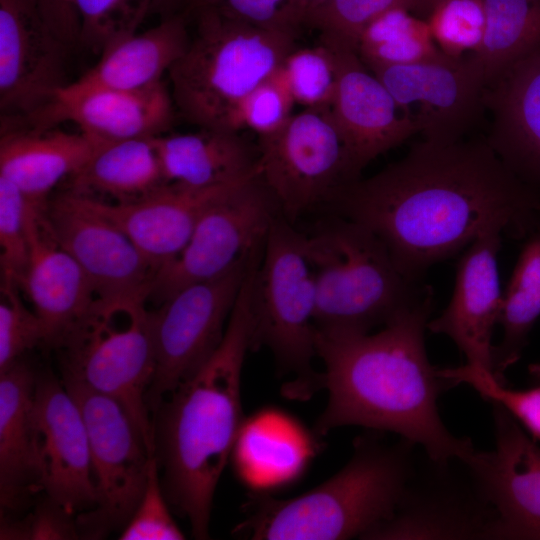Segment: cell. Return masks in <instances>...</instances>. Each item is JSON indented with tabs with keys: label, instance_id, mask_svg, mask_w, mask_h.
<instances>
[{
	"label": "cell",
	"instance_id": "1",
	"mask_svg": "<svg viewBox=\"0 0 540 540\" xmlns=\"http://www.w3.org/2000/svg\"><path fill=\"white\" fill-rule=\"evenodd\" d=\"M329 203L334 214L373 231L415 281L486 234L522 238L540 219V191L487 140L463 138L423 139L377 174L344 185Z\"/></svg>",
	"mask_w": 540,
	"mask_h": 540
},
{
	"label": "cell",
	"instance_id": "2",
	"mask_svg": "<svg viewBox=\"0 0 540 540\" xmlns=\"http://www.w3.org/2000/svg\"><path fill=\"white\" fill-rule=\"evenodd\" d=\"M433 304L431 291L376 333L316 332L321 389L328 393L314 425L320 437L343 426L393 432L437 462L463 461L474 450L468 438L446 428L438 412L439 395L453 385L426 353Z\"/></svg>",
	"mask_w": 540,
	"mask_h": 540
},
{
	"label": "cell",
	"instance_id": "3",
	"mask_svg": "<svg viewBox=\"0 0 540 540\" xmlns=\"http://www.w3.org/2000/svg\"><path fill=\"white\" fill-rule=\"evenodd\" d=\"M250 267L219 347L152 415L164 494L196 539L209 538L215 491L245 418L241 381L252 340Z\"/></svg>",
	"mask_w": 540,
	"mask_h": 540
},
{
	"label": "cell",
	"instance_id": "4",
	"mask_svg": "<svg viewBox=\"0 0 540 540\" xmlns=\"http://www.w3.org/2000/svg\"><path fill=\"white\" fill-rule=\"evenodd\" d=\"M375 432L357 437L349 461L299 496L251 493L233 534L257 540L366 539L392 517L415 466L414 443L401 438L390 444Z\"/></svg>",
	"mask_w": 540,
	"mask_h": 540
},
{
	"label": "cell",
	"instance_id": "5",
	"mask_svg": "<svg viewBox=\"0 0 540 540\" xmlns=\"http://www.w3.org/2000/svg\"><path fill=\"white\" fill-rule=\"evenodd\" d=\"M305 250L315 282L316 332L369 333L432 291L399 270L373 231L338 214L305 234Z\"/></svg>",
	"mask_w": 540,
	"mask_h": 540
},
{
	"label": "cell",
	"instance_id": "6",
	"mask_svg": "<svg viewBox=\"0 0 540 540\" xmlns=\"http://www.w3.org/2000/svg\"><path fill=\"white\" fill-rule=\"evenodd\" d=\"M294 36L241 22L214 6L206 9L168 73L175 108L199 128L226 129L240 101L294 49Z\"/></svg>",
	"mask_w": 540,
	"mask_h": 540
},
{
	"label": "cell",
	"instance_id": "7",
	"mask_svg": "<svg viewBox=\"0 0 540 540\" xmlns=\"http://www.w3.org/2000/svg\"><path fill=\"white\" fill-rule=\"evenodd\" d=\"M147 301L146 295L95 297L52 348L58 351L61 375L117 400L155 454L146 402L155 367Z\"/></svg>",
	"mask_w": 540,
	"mask_h": 540
},
{
	"label": "cell",
	"instance_id": "8",
	"mask_svg": "<svg viewBox=\"0 0 540 540\" xmlns=\"http://www.w3.org/2000/svg\"><path fill=\"white\" fill-rule=\"evenodd\" d=\"M251 350L266 347L292 378L285 396L306 400L321 389L316 354L315 282L305 234L283 216L272 224L253 276Z\"/></svg>",
	"mask_w": 540,
	"mask_h": 540
},
{
	"label": "cell",
	"instance_id": "9",
	"mask_svg": "<svg viewBox=\"0 0 540 540\" xmlns=\"http://www.w3.org/2000/svg\"><path fill=\"white\" fill-rule=\"evenodd\" d=\"M82 414L90 447L97 503L79 513L81 538L99 539L123 529L145 491L154 454L126 409L83 382L61 375Z\"/></svg>",
	"mask_w": 540,
	"mask_h": 540
},
{
	"label": "cell",
	"instance_id": "10",
	"mask_svg": "<svg viewBox=\"0 0 540 540\" xmlns=\"http://www.w3.org/2000/svg\"><path fill=\"white\" fill-rule=\"evenodd\" d=\"M262 248L223 275L180 289L151 311L155 367L146 402L152 415L219 347L251 262Z\"/></svg>",
	"mask_w": 540,
	"mask_h": 540
},
{
	"label": "cell",
	"instance_id": "11",
	"mask_svg": "<svg viewBox=\"0 0 540 540\" xmlns=\"http://www.w3.org/2000/svg\"><path fill=\"white\" fill-rule=\"evenodd\" d=\"M258 149L259 176L292 224L358 179L329 107L292 114L279 130L259 137Z\"/></svg>",
	"mask_w": 540,
	"mask_h": 540
},
{
	"label": "cell",
	"instance_id": "12",
	"mask_svg": "<svg viewBox=\"0 0 540 540\" xmlns=\"http://www.w3.org/2000/svg\"><path fill=\"white\" fill-rule=\"evenodd\" d=\"M279 216L259 174L235 187L204 212L181 252L157 271L149 299L161 304L186 286L228 272L264 244Z\"/></svg>",
	"mask_w": 540,
	"mask_h": 540
},
{
	"label": "cell",
	"instance_id": "13",
	"mask_svg": "<svg viewBox=\"0 0 540 540\" xmlns=\"http://www.w3.org/2000/svg\"><path fill=\"white\" fill-rule=\"evenodd\" d=\"M370 70L426 140L463 138L484 107L487 84L474 54Z\"/></svg>",
	"mask_w": 540,
	"mask_h": 540
},
{
	"label": "cell",
	"instance_id": "14",
	"mask_svg": "<svg viewBox=\"0 0 540 540\" xmlns=\"http://www.w3.org/2000/svg\"><path fill=\"white\" fill-rule=\"evenodd\" d=\"M30 420L39 491L75 515L93 509L97 494L88 434L61 378L37 373Z\"/></svg>",
	"mask_w": 540,
	"mask_h": 540
},
{
	"label": "cell",
	"instance_id": "15",
	"mask_svg": "<svg viewBox=\"0 0 540 540\" xmlns=\"http://www.w3.org/2000/svg\"><path fill=\"white\" fill-rule=\"evenodd\" d=\"M427 458L426 465L414 466L392 517L366 540L490 539L495 512L466 467L460 475L452 468L455 460Z\"/></svg>",
	"mask_w": 540,
	"mask_h": 540
},
{
	"label": "cell",
	"instance_id": "16",
	"mask_svg": "<svg viewBox=\"0 0 540 540\" xmlns=\"http://www.w3.org/2000/svg\"><path fill=\"white\" fill-rule=\"evenodd\" d=\"M495 447L462 461L495 512L490 539L540 540V446L493 404Z\"/></svg>",
	"mask_w": 540,
	"mask_h": 540
},
{
	"label": "cell",
	"instance_id": "17",
	"mask_svg": "<svg viewBox=\"0 0 540 540\" xmlns=\"http://www.w3.org/2000/svg\"><path fill=\"white\" fill-rule=\"evenodd\" d=\"M44 215L58 243L86 274L95 297L146 295L157 267L128 235L69 191L51 196Z\"/></svg>",
	"mask_w": 540,
	"mask_h": 540
},
{
	"label": "cell",
	"instance_id": "18",
	"mask_svg": "<svg viewBox=\"0 0 540 540\" xmlns=\"http://www.w3.org/2000/svg\"><path fill=\"white\" fill-rule=\"evenodd\" d=\"M67 49L48 24L39 0H0L2 122L29 118L67 84Z\"/></svg>",
	"mask_w": 540,
	"mask_h": 540
},
{
	"label": "cell",
	"instance_id": "19",
	"mask_svg": "<svg viewBox=\"0 0 540 540\" xmlns=\"http://www.w3.org/2000/svg\"><path fill=\"white\" fill-rule=\"evenodd\" d=\"M168 86L159 82L140 89L61 87L50 102L26 119L29 128L46 129L70 121L101 143L163 135L174 118Z\"/></svg>",
	"mask_w": 540,
	"mask_h": 540
},
{
	"label": "cell",
	"instance_id": "20",
	"mask_svg": "<svg viewBox=\"0 0 540 540\" xmlns=\"http://www.w3.org/2000/svg\"><path fill=\"white\" fill-rule=\"evenodd\" d=\"M335 52L338 79L329 109L358 178L372 160L403 143L417 129L357 53Z\"/></svg>",
	"mask_w": 540,
	"mask_h": 540
},
{
	"label": "cell",
	"instance_id": "21",
	"mask_svg": "<svg viewBox=\"0 0 540 540\" xmlns=\"http://www.w3.org/2000/svg\"><path fill=\"white\" fill-rule=\"evenodd\" d=\"M502 236L486 234L465 249L448 306L427 323L431 332L446 335L457 345L467 364L492 373V334L503 297L497 266Z\"/></svg>",
	"mask_w": 540,
	"mask_h": 540
},
{
	"label": "cell",
	"instance_id": "22",
	"mask_svg": "<svg viewBox=\"0 0 540 540\" xmlns=\"http://www.w3.org/2000/svg\"><path fill=\"white\" fill-rule=\"evenodd\" d=\"M249 179L207 188L169 183L154 194L127 204L81 197L124 231L159 270L181 252L204 212Z\"/></svg>",
	"mask_w": 540,
	"mask_h": 540
},
{
	"label": "cell",
	"instance_id": "23",
	"mask_svg": "<svg viewBox=\"0 0 540 540\" xmlns=\"http://www.w3.org/2000/svg\"><path fill=\"white\" fill-rule=\"evenodd\" d=\"M320 437L278 407L245 417L230 457L234 473L251 493H269L298 481L317 455Z\"/></svg>",
	"mask_w": 540,
	"mask_h": 540
},
{
	"label": "cell",
	"instance_id": "24",
	"mask_svg": "<svg viewBox=\"0 0 540 540\" xmlns=\"http://www.w3.org/2000/svg\"><path fill=\"white\" fill-rule=\"evenodd\" d=\"M487 142L521 180L540 191V48L486 88Z\"/></svg>",
	"mask_w": 540,
	"mask_h": 540
},
{
	"label": "cell",
	"instance_id": "25",
	"mask_svg": "<svg viewBox=\"0 0 540 540\" xmlns=\"http://www.w3.org/2000/svg\"><path fill=\"white\" fill-rule=\"evenodd\" d=\"M44 208L28 201L29 257L20 288L45 327L46 345L52 347L95 294L82 268L56 240Z\"/></svg>",
	"mask_w": 540,
	"mask_h": 540
},
{
	"label": "cell",
	"instance_id": "26",
	"mask_svg": "<svg viewBox=\"0 0 540 540\" xmlns=\"http://www.w3.org/2000/svg\"><path fill=\"white\" fill-rule=\"evenodd\" d=\"M103 143L82 133L52 128L1 127L0 177L36 205H45Z\"/></svg>",
	"mask_w": 540,
	"mask_h": 540
},
{
	"label": "cell",
	"instance_id": "27",
	"mask_svg": "<svg viewBox=\"0 0 540 540\" xmlns=\"http://www.w3.org/2000/svg\"><path fill=\"white\" fill-rule=\"evenodd\" d=\"M36 378L23 357L0 372L1 516L18 517L40 493L30 420Z\"/></svg>",
	"mask_w": 540,
	"mask_h": 540
},
{
	"label": "cell",
	"instance_id": "28",
	"mask_svg": "<svg viewBox=\"0 0 540 540\" xmlns=\"http://www.w3.org/2000/svg\"><path fill=\"white\" fill-rule=\"evenodd\" d=\"M190 36L183 20L170 17L107 45L99 61L74 82L80 91L94 88L140 89L157 84L184 53Z\"/></svg>",
	"mask_w": 540,
	"mask_h": 540
},
{
	"label": "cell",
	"instance_id": "29",
	"mask_svg": "<svg viewBox=\"0 0 540 540\" xmlns=\"http://www.w3.org/2000/svg\"><path fill=\"white\" fill-rule=\"evenodd\" d=\"M155 141L168 183L207 188L259 174V149L237 131L200 128L193 133L156 136Z\"/></svg>",
	"mask_w": 540,
	"mask_h": 540
},
{
	"label": "cell",
	"instance_id": "30",
	"mask_svg": "<svg viewBox=\"0 0 540 540\" xmlns=\"http://www.w3.org/2000/svg\"><path fill=\"white\" fill-rule=\"evenodd\" d=\"M156 137L101 144L84 166L69 178L68 190L94 200L127 204L166 186Z\"/></svg>",
	"mask_w": 540,
	"mask_h": 540
},
{
	"label": "cell",
	"instance_id": "31",
	"mask_svg": "<svg viewBox=\"0 0 540 540\" xmlns=\"http://www.w3.org/2000/svg\"><path fill=\"white\" fill-rule=\"evenodd\" d=\"M540 316V231L524 245L503 292L498 324L503 335L494 346L493 374L504 383L505 371L516 363Z\"/></svg>",
	"mask_w": 540,
	"mask_h": 540
},
{
	"label": "cell",
	"instance_id": "32",
	"mask_svg": "<svg viewBox=\"0 0 540 540\" xmlns=\"http://www.w3.org/2000/svg\"><path fill=\"white\" fill-rule=\"evenodd\" d=\"M485 31L473 53L487 87L540 48V0H483Z\"/></svg>",
	"mask_w": 540,
	"mask_h": 540
},
{
	"label": "cell",
	"instance_id": "33",
	"mask_svg": "<svg viewBox=\"0 0 540 540\" xmlns=\"http://www.w3.org/2000/svg\"><path fill=\"white\" fill-rule=\"evenodd\" d=\"M357 54L369 69L445 55L435 43L428 21L404 8L388 10L371 21L360 36Z\"/></svg>",
	"mask_w": 540,
	"mask_h": 540
},
{
	"label": "cell",
	"instance_id": "34",
	"mask_svg": "<svg viewBox=\"0 0 540 540\" xmlns=\"http://www.w3.org/2000/svg\"><path fill=\"white\" fill-rule=\"evenodd\" d=\"M404 8L429 13L428 0H332L311 19L321 44L334 51L357 53L365 27L384 12Z\"/></svg>",
	"mask_w": 540,
	"mask_h": 540
},
{
	"label": "cell",
	"instance_id": "35",
	"mask_svg": "<svg viewBox=\"0 0 540 540\" xmlns=\"http://www.w3.org/2000/svg\"><path fill=\"white\" fill-rule=\"evenodd\" d=\"M294 103L306 108L329 107L337 85L336 52L321 44L293 49L279 67Z\"/></svg>",
	"mask_w": 540,
	"mask_h": 540
},
{
	"label": "cell",
	"instance_id": "36",
	"mask_svg": "<svg viewBox=\"0 0 540 540\" xmlns=\"http://www.w3.org/2000/svg\"><path fill=\"white\" fill-rule=\"evenodd\" d=\"M169 0H72L79 42L102 51L111 42L137 31L154 8Z\"/></svg>",
	"mask_w": 540,
	"mask_h": 540
},
{
	"label": "cell",
	"instance_id": "37",
	"mask_svg": "<svg viewBox=\"0 0 540 540\" xmlns=\"http://www.w3.org/2000/svg\"><path fill=\"white\" fill-rule=\"evenodd\" d=\"M441 374L453 386L467 384L484 399L505 409L536 441H540V365L532 368L536 384L525 389H513L499 381L491 371L465 364L442 368Z\"/></svg>",
	"mask_w": 540,
	"mask_h": 540
},
{
	"label": "cell",
	"instance_id": "38",
	"mask_svg": "<svg viewBox=\"0 0 540 540\" xmlns=\"http://www.w3.org/2000/svg\"><path fill=\"white\" fill-rule=\"evenodd\" d=\"M428 24L435 43L447 56L473 54L485 31L483 0H444L429 13Z\"/></svg>",
	"mask_w": 540,
	"mask_h": 540
},
{
	"label": "cell",
	"instance_id": "39",
	"mask_svg": "<svg viewBox=\"0 0 540 540\" xmlns=\"http://www.w3.org/2000/svg\"><path fill=\"white\" fill-rule=\"evenodd\" d=\"M278 70L240 101L230 114L226 129L237 132L247 129L264 137L288 121L295 103Z\"/></svg>",
	"mask_w": 540,
	"mask_h": 540
},
{
	"label": "cell",
	"instance_id": "40",
	"mask_svg": "<svg viewBox=\"0 0 540 540\" xmlns=\"http://www.w3.org/2000/svg\"><path fill=\"white\" fill-rule=\"evenodd\" d=\"M20 287L1 280L0 287V372L34 347L46 345L45 327L34 310L22 301Z\"/></svg>",
	"mask_w": 540,
	"mask_h": 540
},
{
	"label": "cell",
	"instance_id": "41",
	"mask_svg": "<svg viewBox=\"0 0 540 540\" xmlns=\"http://www.w3.org/2000/svg\"><path fill=\"white\" fill-rule=\"evenodd\" d=\"M28 200L12 183L0 177L1 280L21 285L29 257Z\"/></svg>",
	"mask_w": 540,
	"mask_h": 540
},
{
	"label": "cell",
	"instance_id": "42",
	"mask_svg": "<svg viewBox=\"0 0 540 540\" xmlns=\"http://www.w3.org/2000/svg\"><path fill=\"white\" fill-rule=\"evenodd\" d=\"M161 484L156 456L149 464L145 491L120 540H182L185 534L174 521Z\"/></svg>",
	"mask_w": 540,
	"mask_h": 540
},
{
	"label": "cell",
	"instance_id": "43",
	"mask_svg": "<svg viewBox=\"0 0 540 540\" xmlns=\"http://www.w3.org/2000/svg\"><path fill=\"white\" fill-rule=\"evenodd\" d=\"M75 514L44 495L34 510L24 517L16 518L11 532L17 540H71L81 538Z\"/></svg>",
	"mask_w": 540,
	"mask_h": 540
},
{
	"label": "cell",
	"instance_id": "44",
	"mask_svg": "<svg viewBox=\"0 0 540 540\" xmlns=\"http://www.w3.org/2000/svg\"><path fill=\"white\" fill-rule=\"evenodd\" d=\"M290 0H219L216 7L225 15L241 22L294 33L287 26Z\"/></svg>",
	"mask_w": 540,
	"mask_h": 540
},
{
	"label": "cell",
	"instance_id": "45",
	"mask_svg": "<svg viewBox=\"0 0 540 540\" xmlns=\"http://www.w3.org/2000/svg\"><path fill=\"white\" fill-rule=\"evenodd\" d=\"M53 31L69 46L79 41V23L72 0H39Z\"/></svg>",
	"mask_w": 540,
	"mask_h": 540
},
{
	"label": "cell",
	"instance_id": "46",
	"mask_svg": "<svg viewBox=\"0 0 540 540\" xmlns=\"http://www.w3.org/2000/svg\"><path fill=\"white\" fill-rule=\"evenodd\" d=\"M332 0H290L287 11V26L295 30L303 25H309L314 15Z\"/></svg>",
	"mask_w": 540,
	"mask_h": 540
},
{
	"label": "cell",
	"instance_id": "47",
	"mask_svg": "<svg viewBox=\"0 0 540 540\" xmlns=\"http://www.w3.org/2000/svg\"><path fill=\"white\" fill-rule=\"evenodd\" d=\"M442 1L444 0H428V7H429V13L431 12V10L437 6L439 3H441ZM428 13V14H429Z\"/></svg>",
	"mask_w": 540,
	"mask_h": 540
},
{
	"label": "cell",
	"instance_id": "48",
	"mask_svg": "<svg viewBox=\"0 0 540 540\" xmlns=\"http://www.w3.org/2000/svg\"><path fill=\"white\" fill-rule=\"evenodd\" d=\"M208 2H210L212 5H215L219 0H206Z\"/></svg>",
	"mask_w": 540,
	"mask_h": 540
}]
</instances>
